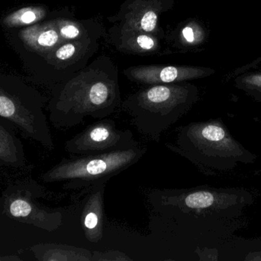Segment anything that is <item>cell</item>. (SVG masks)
Returning a JSON list of instances; mask_svg holds the SVG:
<instances>
[{
    "mask_svg": "<svg viewBox=\"0 0 261 261\" xmlns=\"http://www.w3.org/2000/svg\"><path fill=\"white\" fill-rule=\"evenodd\" d=\"M120 102L113 80L79 77L54 95L49 104V121L56 128H72L86 119L107 118L119 108Z\"/></svg>",
    "mask_w": 261,
    "mask_h": 261,
    "instance_id": "1",
    "label": "cell"
},
{
    "mask_svg": "<svg viewBox=\"0 0 261 261\" xmlns=\"http://www.w3.org/2000/svg\"><path fill=\"white\" fill-rule=\"evenodd\" d=\"M197 98L194 86L156 84L130 96L122 107L141 134L159 142L163 133L192 108Z\"/></svg>",
    "mask_w": 261,
    "mask_h": 261,
    "instance_id": "2",
    "label": "cell"
},
{
    "mask_svg": "<svg viewBox=\"0 0 261 261\" xmlns=\"http://www.w3.org/2000/svg\"><path fill=\"white\" fill-rule=\"evenodd\" d=\"M147 151L142 146L99 154L81 155L64 158L61 162L41 175L47 183L64 182V188L84 190L99 183H107L136 164Z\"/></svg>",
    "mask_w": 261,
    "mask_h": 261,
    "instance_id": "3",
    "label": "cell"
},
{
    "mask_svg": "<svg viewBox=\"0 0 261 261\" xmlns=\"http://www.w3.org/2000/svg\"><path fill=\"white\" fill-rule=\"evenodd\" d=\"M44 100L32 87L0 77V118L26 139L47 150L55 145L44 112Z\"/></svg>",
    "mask_w": 261,
    "mask_h": 261,
    "instance_id": "4",
    "label": "cell"
},
{
    "mask_svg": "<svg viewBox=\"0 0 261 261\" xmlns=\"http://www.w3.org/2000/svg\"><path fill=\"white\" fill-rule=\"evenodd\" d=\"M167 147L198 167L215 170L225 168L231 150H238L237 144L216 121L191 123L181 127L175 144H167Z\"/></svg>",
    "mask_w": 261,
    "mask_h": 261,
    "instance_id": "5",
    "label": "cell"
},
{
    "mask_svg": "<svg viewBox=\"0 0 261 261\" xmlns=\"http://www.w3.org/2000/svg\"><path fill=\"white\" fill-rule=\"evenodd\" d=\"M44 195L43 187L32 179L11 184L0 199L2 211L5 216L20 223L50 232L56 231L62 225L63 215L38 202V199Z\"/></svg>",
    "mask_w": 261,
    "mask_h": 261,
    "instance_id": "6",
    "label": "cell"
},
{
    "mask_svg": "<svg viewBox=\"0 0 261 261\" xmlns=\"http://www.w3.org/2000/svg\"><path fill=\"white\" fill-rule=\"evenodd\" d=\"M138 144L130 130H122L113 120L104 118L66 141L64 149L72 156H81L125 150Z\"/></svg>",
    "mask_w": 261,
    "mask_h": 261,
    "instance_id": "7",
    "label": "cell"
},
{
    "mask_svg": "<svg viewBox=\"0 0 261 261\" xmlns=\"http://www.w3.org/2000/svg\"><path fill=\"white\" fill-rule=\"evenodd\" d=\"M214 73L215 70L208 67L192 66H137L125 70V74L130 79L147 84L181 82L205 78Z\"/></svg>",
    "mask_w": 261,
    "mask_h": 261,
    "instance_id": "8",
    "label": "cell"
},
{
    "mask_svg": "<svg viewBox=\"0 0 261 261\" xmlns=\"http://www.w3.org/2000/svg\"><path fill=\"white\" fill-rule=\"evenodd\" d=\"M106 185L107 183H99L91 188L81 190L86 194L83 202L81 223L86 238L93 243L99 242L103 234Z\"/></svg>",
    "mask_w": 261,
    "mask_h": 261,
    "instance_id": "9",
    "label": "cell"
},
{
    "mask_svg": "<svg viewBox=\"0 0 261 261\" xmlns=\"http://www.w3.org/2000/svg\"><path fill=\"white\" fill-rule=\"evenodd\" d=\"M19 38L27 49L44 57L64 42L55 21L26 27L19 32Z\"/></svg>",
    "mask_w": 261,
    "mask_h": 261,
    "instance_id": "10",
    "label": "cell"
},
{
    "mask_svg": "<svg viewBox=\"0 0 261 261\" xmlns=\"http://www.w3.org/2000/svg\"><path fill=\"white\" fill-rule=\"evenodd\" d=\"M156 0H135L127 7L122 21L123 27L155 33L158 28L161 3Z\"/></svg>",
    "mask_w": 261,
    "mask_h": 261,
    "instance_id": "11",
    "label": "cell"
},
{
    "mask_svg": "<svg viewBox=\"0 0 261 261\" xmlns=\"http://www.w3.org/2000/svg\"><path fill=\"white\" fill-rule=\"evenodd\" d=\"M17 132L0 118V167L21 169L25 167L24 145Z\"/></svg>",
    "mask_w": 261,
    "mask_h": 261,
    "instance_id": "12",
    "label": "cell"
},
{
    "mask_svg": "<svg viewBox=\"0 0 261 261\" xmlns=\"http://www.w3.org/2000/svg\"><path fill=\"white\" fill-rule=\"evenodd\" d=\"M30 251L39 261H90L93 258L90 251L84 248L58 244H38L32 246Z\"/></svg>",
    "mask_w": 261,
    "mask_h": 261,
    "instance_id": "13",
    "label": "cell"
},
{
    "mask_svg": "<svg viewBox=\"0 0 261 261\" xmlns=\"http://www.w3.org/2000/svg\"><path fill=\"white\" fill-rule=\"evenodd\" d=\"M122 34L121 47L126 50L140 53L153 52L158 49V41L151 34L123 26Z\"/></svg>",
    "mask_w": 261,
    "mask_h": 261,
    "instance_id": "14",
    "label": "cell"
},
{
    "mask_svg": "<svg viewBox=\"0 0 261 261\" xmlns=\"http://www.w3.org/2000/svg\"><path fill=\"white\" fill-rule=\"evenodd\" d=\"M47 15L45 8L32 6L21 8L8 14L2 20L7 28L29 27L37 24Z\"/></svg>",
    "mask_w": 261,
    "mask_h": 261,
    "instance_id": "15",
    "label": "cell"
},
{
    "mask_svg": "<svg viewBox=\"0 0 261 261\" xmlns=\"http://www.w3.org/2000/svg\"><path fill=\"white\" fill-rule=\"evenodd\" d=\"M84 41L79 39L64 41L49 52L44 58L50 64L67 62L78 56L80 52L84 49Z\"/></svg>",
    "mask_w": 261,
    "mask_h": 261,
    "instance_id": "16",
    "label": "cell"
},
{
    "mask_svg": "<svg viewBox=\"0 0 261 261\" xmlns=\"http://www.w3.org/2000/svg\"><path fill=\"white\" fill-rule=\"evenodd\" d=\"M236 87L261 101V70L240 75L236 79Z\"/></svg>",
    "mask_w": 261,
    "mask_h": 261,
    "instance_id": "17",
    "label": "cell"
},
{
    "mask_svg": "<svg viewBox=\"0 0 261 261\" xmlns=\"http://www.w3.org/2000/svg\"><path fill=\"white\" fill-rule=\"evenodd\" d=\"M57 28L63 41H73L80 39L83 35L81 26L68 20H55Z\"/></svg>",
    "mask_w": 261,
    "mask_h": 261,
    "instance_id": "18",
    "label": "cell"
},
{
    "mask_svg": "<svg viewBox=\"0 0 261 261\" xmlns=\"http://www.w3.org/2000/svg\"><path fill=\"white\" fill-rule=\"evenodd\" d=\"M182 40L189 45L200 44L205 38L203 29L196 22L187 25L182 30Z\"/></svg>",
    "mask_w": 261,
    "mask_h": 261,
    "instance_id": "19",
    "label": "cell"
},
{
    "mask_svg": "<svg viewBox=\"0 0 261 261\" xmlns=\"http://www.w3.org/2000/svg\"><path fill=\"white\" fill-rule=\"evenodd\" d=\"M22 259L16 255H0V261H21Z\"/></svg>",
    "mask_w": 261,
    "mask_h": 261,
    "instance_id": "20",
    "label": "cell"
}]
</instances>
